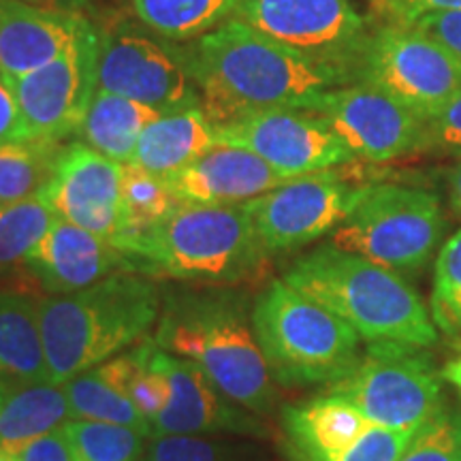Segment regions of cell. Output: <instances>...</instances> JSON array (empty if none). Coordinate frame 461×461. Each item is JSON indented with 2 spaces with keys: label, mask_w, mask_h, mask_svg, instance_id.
<instances>
[{
  "label": "cell",
  "mask_w": 461,
  "mask_h": 461,
  "mask_svg": "<svg viewBox=\"0 0 461 461\" xmlns=\"http://www.w3.org/2000/svg\"><path fill=\"white\" fill-rule=\"evenodd\" d=\"M423 152L461 158V90L429 120H425Z\"/></svg>",
  "instance_id": "37"
},
{
  "label": "cell",
  "mask_w": 461,
  "mask_h": 461,
  "mask_svg": "<svg viewBox=\"0 0 461 461\" xmlns=\"http://www.w3.org/2000/svg\"><path fill=\"white\" fill-rule=\"evenodd\" d=\"M137 274L205 286H238L265 276L272 257L246 203H182L157 227L113 238Z\"/></svg>",
  "instance_id": "2"
},
{
  "label": "cell",
  "mask_w": 461,
  "mask_h": 461,
  "mask_svg": "<svg viewBox=\"0 0 461 461\" xmlns=\"http://www.w3.org/2000/svg\"><path fill=\"white\" fill-rule=\"evenodd\" d=\"M370 420L344 397L321 393L282 408L280 428L291 461H333L355 445Z\"/></svg>",
  "instance_id": "21"
},
{
  "label": "cell",
  "mask_w": 461,
  "mask_h": 461,
  "mask_svg": "<svg viewBox=\"0 0 461 461\" xmlns=\"http://www.w3.org/2000/svg\"><path fill=\"white\" fill-rule=\"evenodd\" d=\"M146 461H258L252 447L227 438L158 436L148 445Z\"/></svg>",
  "instance_id": "33"
},
{
  "label": "cell",
  "mask_w": 461,
  "mask_h": 461,
  "mask_svg": "<svg viewBox=\"0 0 461 461\" xmlns=\"http://www.w3.org/2000/svg\"><path fill=\"white\" fill-rule=\"evenodd\" d=\"M92 32L96 26L79 14L0 0V77L15 79L50 65Z\"/></svg>",
  "instance_id": "19"
},
{
  "label": "cell",
  "mask_w": 461,
  "mask_h": 461,
  "mask_svg": "<svg viewBox=\"0 0 461 461\" xmlns=\"http://www.w3.org/2000/svg\"><path fill=\"white\" fill-rule=\"evenodd\" d=\"M75 461H146V436L122 425L68 419L62 425Z\"/></svg>",
  "instance_id": "31"
},
{
  "label": "cell",
  "mask_w": 461,
  "mask_h": 461,
  "mask_svg": "<svg viewBox=\"0 0 461 461\" xmlns=\"http://www.w3.org/2000/svg\"><path fill=\"white\" fill-rule=\"evenodd\" d=\"M99 28L67 56L5 79L14 92L31 140L65 143L77 135L96 95Z\"/></svg>",
  "instance_id": "14"
},
{
  "label": "cell",
  "mask_w": 461,
  "mask_h": 461,
  "mask_svg": "<svg viewBox=\"0 0 461 461\" xmlns=\"http://www.w3.org/2000/svg\"><path fill=\"white\" fill-rule=\"evenodd\" d=\"M0 461H17V459H15V455L5 451V448H0Z\"/></svg>",
  "instance_id": "47"
},
{
  "label": "cell",
  "mask_w": 461,
  "mask_h": 461,
  "mask_svg": "<svg viewBox=\"0 0 461 461\" xmlns=\"http://www.w3.org/2000/svg\"><path fill=\"white\" fill-rule=\"evenodd\" d=\"M149 363L157 366L171 384L169 403L152 423V438L210 434L267 438L272 434L263 417L224 395L197 363L167 353L152 338Z\"/></svg>",
  "instance_id": "16"
},
{
  "label": "cell",
  "mask_w": 461,
  "mask_h": 461,
  "mask_svg": "<svg viewBox=\"0 0 461 461\" xmlns=\"http://www.w3.org/2000/svg\"><path fill=\"white\" fill-rule=\"evenodd\" d=\"M366 186L331 169L295 177L246 205L263 248L269 255H278L299 250L333 233L361 199Z\"/></svg>",
  "instance_id": "12"
},
{
  "label": "cell",
  "mask_w": 461,
  "mask_h": 461,
  "mask_svg": "<svg viewBox=\"0 0 461 461\" xmlns=\"http://www.w3.org/2000/svg\"><path fill=\"white\" fill-rule=\"evenodd\" d=\"M0 378L50 383L39 331V297L24 291H0Z\"/></svg>",
  "instance_id": "23"
},
{
  "label": "cell",
  "mask_w": 461,
  "mask_h": 461,
  "mask_svg": "<svg viewBox=\"0 0 461 461\" xmlns=\"http://www.w3.org/2000/svg\"><path fill=\"white\" fill-rule=\"evenodd\" d=\"M17 461H75L68 448V442L62 428L51 431V434L39 438L32 445L22 448L20 453H15Z\"/></svg>",
  "instance_id": "40"
},
{
  "label": "cell",
  "mask_w": 461,
  "mask_h": 461,
  "mask_svg": "<svg viewBox=\"0 0 461 461\" xmlns=\"http://www.w3.org/2000/svg\"><path fill=\"white\" fill-rule=\"evenodd\" d=\"M184 203H248L269 190L291 182L250 149L216 143L177 173L167 177Z\"/></svg>",
  "instance_id": "20"
},
{
  "label": "cell",
  "mask_w": 461,
  "mask_h": 461,
  "mask_svg": "<svg viewBox=\"0 0 461 461\" xmlns=\"http://www.w3.org/2000/svg\"><path fill=\"white\" fill-rule=\"evenodd\" d=\"M14 269L0 267V291H20L17 288V274H14Z\"/></svg>",
  "instance_id": "45"
},
{
  "label": "cell",
  "mask_w": 461,
  "mask_h": 461,
  "mask_svg": "<svg viewBox=\"0 0 461 461\" xmlns=\"http://www.w3.org/2000/svg\"><path fill=\"white\" fill-rule=\"evenodd\" d=\"M461 62V11H429L412 24Z\"/></svg>",
  "instance_id": "38"
},
{
  "label": "cell",
  "mask_w": 461,
  "mask_h": 461,
  "mask_svg": "<svg viewBox=\"0 0 461 461\" xmlns=\"http://www.w3.org/2000/svg\"><path fill=\"white\" fill-rule=\"evenodd\" d=\"M9 389H11V383H9V380L0 378V408H3L5 400H7V393H9Z\"/></svg>",
  "instance_id": "46"
},
{
  "label": "cell",
  "mask_w": 461,
  "mask_h": 461,
  "mask_svg": "<svg viewBox=\"0 0 461 461\" xmlns=\"http://www.w3.org/2000/svg\"><path fill=\"white\" fill-rule=\"evenodd\" d=\"M442 380L425 348L367 344L353 370L325 393L344 397L372 425L414 434L440 411Z\"/></svg>",
  "instance_id": "8"
},
{
  "label": "cell",
  "mask_w": 461,
  "mask_h": 461,
  "mask_svg": "<svg viewBox=\"0 0 461 461\" xmlns=\"http://www.w3.org/2000/svg\"><path fill=\"white\" fill-rule=\"evenodd\" d=\"M137 20L173 43L194 41L235 15L240 0H131Z\"/></svg>",
  "instance_id": "26"
},
{
  "label": "cell",
  "mask_w": 461,
  "mask_h": 461,
  "mask_svg": "<svg viewBox=\"0 0 461 461\" xmlns=\"http://www.w3.org/2000/svg\"><path fill=\"white\" fill-rule=\"evenodd\" d=\"M400 461H461V412L440 408L420 425Z\"/></svg>",
  "instance_id": "34"
},
{
  "label": "cell",
  "mask_w": 461,
  "mask_h": 461,
  "mask_svg": "<svg viewBox=\"0 0 461 461\" xmlns=\"http://www.w3.org/2000/svg\"><path fill=\"white\" fill-rule=\"evenodd\" d=\"M282 280L348 322L367 344L429 348L438 342L417 288L402 274L353 252L319 246L299 257Z\"/></svg>",
  "instance_id": "5"
},
{
  "label": "cell",
  "mask_w": 461,
  "mask_h": 461,
  "mask_svg": "<svg viewBox=\"0 0 461 461\" xmlns=\"http://www.w3.org/2000/svg\"><path fill=\"white\" fill-rule=\"evenodd\" d=\"M201 107L214 126L269 109L312 112L327 90L350 84L333 71L230 17L184 48Z\"/></svg>",
  "instance_id": "1"
},
{
  "label": "cell",
  "mask_w": 461,
  "mask_h": 461,
  "mask_svg": "<svg viewBox=\"0 0 461 461\" xmlns=\"http://www.w3.org/2000/svg\"><path fill=\"white\" fill-rule=\"evenodd\" d=\"M442 378H445L448 384H453L461 397V355L457 357V359L448 361L447 366L442 367Z\"/></svg>",
  "instance_id": "44"
},
{
  "label": "cell",
  "mask_w": 461,
  "mask_h": 461,
  "mask_svg": "<svg viewBox=\"0 0 461 461\" xmlns=\"http://www.w3.org/2000/svg\"><path fill=\"white\" fill-rule=\"evenodd\" d=\"M372 5L376 7L380 17H384V22H400L402 15V0H372Z\"/></svg>",
  "instance_id": "43"
},
{
  "label": "cell",
  "mask_w": 461,
  "mask_h": 461,
  "mask_svg": "<svg viewBox=\"0 0 461 461\" xmlns=\"http://www.w3.org/2000/svg\"><path fill=\"white\" fill-rule=\"evenodd\" d=\"M124 165L82 141L65 143L39 197L56 218L113 240L122 218Z\"/></svg>",
  "instance_id": "17"
},
{
  "label": "cell",
  "mask_w": 461,
  "mask_h": 461,
  "mask_svg": "<svg viewBox=\"0 0 461 461\" xmlns=\"http://www.w3.org/2000/svg\"><path fill=\"white\" fill-rule=\"evenodd\" d=\"M54 221L56 214L39 194L0 203V267H24Z\"/></svg>",
  "instance_id": "30"
},
{
  "label": "cell",
  "mask_w": 461,
  "mask_h": 461,
  "mask_svg": "<svg viewBox=\"0 0 461 461\" xmlns=\"http://www.w3.org/2000/svg\"><path fill=\"white\" fill-rule=\"evenodd\" d=\"M216 143V126L203 107L165 112L141 132L131 165L169 177Z\"/></svg>",
  "instance_id": "22"
},
{
  "label": "cell",
  "mask_w": 461,
  "mask_h": 461,
  "mask_svg": "<svg viewBox=\"0 0 461 461\" xmlns=\"http://www.w3.org/2000/svg\"><path fill=\"white\" fill-rule=\"evenodd\" d=\"M60 387L67 395L68 408H71V419L122 425V428L140 431L141 436L152 440V425L140 412V408L132 403L131 397L109 387L96 370L79 374Z\"/></svg>",
  "instance_id": "27"
},
{
  "label": "cell",
  "mask_w": 461,
  "mask_h": 461,
  "mask_svg": "<svg viewBox=\"0 0 461 461\" xmlns=\"http://www.w3.org/2000/svg\"><path fill=\"white\" fill-rule=\"evenodd\" d=\"M163 113L143 103L96 90L75 137L103 157L126 165L132 160L141 132Z\"/></svg>",
  "instance_id": "25"
},
{
  "label": "cell",
  "mask_w": 461,
  "mask_h": 461,
  "mask_svg": "<svg viewBox=\"0 0 461 461\" xmlns=\"http://www.w3.org/2000/svg\"><path fill=\"white\" fill-rule=\"evenodd\" d=\"M24 269L50 295H71L120 272L137 274L131 258L112 240L62 218H56Z\"/></svg>",
  "instance_id": "18"
},
{
  "label": "cell",
  "mask_w": 461,
  "mask_h": 461,
  "mask_svg": "<svg viewBox=\"0 0 461 461\" xmlns=\"http://www.w3.org/2000/svg\"><path fill=\"white\" fill-rule=\"evenodd\" d=\"M96 90L160 112L201 107L184 48L126 20L99 31Z\"/></svg>",
  "instance_id": "10"
},
{
  "label": "cell",
  "mask_w": 461,
  "mask_h": 461,
  "mask_svg": "<svg viewBox=\"0 0 461 461\" xmlns=\"http://www.w3.org/2000/svg\"><path fill=\"white\" fill-rule=\"evenodd\" d=\"M154 342L167 353L197 363L224 395L265 417L278 389L257 342L246 299L233 291H182L163 295Z\"/></svg>",
  "instance_id": "3"
},
{
  "label": "cell",
  "mask_w": 461,
  "mask_h": 461,
  "mask_svg": "<svg viewBox=\"0 0 461 461\" xmlns=\"http://www.w3.org/2000/svg\"><path fill=\"white\" fill-rule=\"evenodd\" d=\"M216 135L218 143L250 149L291 180L339 169L355 160L331 126L303 109H269L246 115L216 126Z\"/></svg>",
  "instance_id": "13"
},
{
  "label": "cell",
  "mask_w": 461,
  "mask_h": 461,
  "mask_svg": "<svg viewBox=\"0 0 461 461\" xmlns=\"http://www.w3.org/2000/svg\"><path fill=\"white\" fill-rule=\"evenodd\" d=\"M312 113L331 126L355 158L367 163H389L423 152L425 120L374 86L350 84L327 90Z\"/></svg>",
  "instance_id": "15"
},
{
  "label": "cell",
  "mask_w": 461,
  "mask_h": 461,
  "mask_svg": "<svg viewBox=\"0 0 461 461\" xmlns=\"http://www.w3.org/2000/svg\"><path fill=\"white\" fill-rule=\"evenodd\" d=\"M71 419L62 387L50 383H11L0 408V448L11 455L60 429Z\"/></svg>",
  "instance_id": "24"
},
{
  "label": "cell",
  "mask_w": 461,
  "mask_h": 461,
  "mask_svg": "<svg viewBox=\"0 0 461 461\" xmlns=\"http://www.w3.org/2000/svg\"><path fill=\"white\" fill-rule=\"evenodd\" d=\"M429 11H461V0H402V15L397 24H414Z\"/></svg>",
  "instance_id": "41"
},
{
  "label": "cell",
  "mask_w": 461,
  "mask_h": 461,
  "mask_svg": "<svg viewBox=\"0 0 461 461\" xmlns=\"http://www.w3.org/2000/svg\"><path fill=\"white\" fill-rule=\"evenodd\" d=\"M180 203L182 201L176 197L167 177L126 163L122 176V218L115 238L137 235L157 227Z\"/></svg>",
  "instance_id": "29"
},
{
  "label": "cell",
  "mask_w": 461,
  "mask_h": 461,
  "mask_svg": "<svg viewBox=\"0 0 461 461\" xmlns=\"http://www.w3.org/2000/svg\"><path fill=\"white\" fill-rule=\"evenodd\" d=\"M355 84L387 92L429 120L461 90V62L412 24L384 22L370 31Z\"/></svg>",
  "instance_id": "9"
},
{
  "label": "cell",
  "mask_w": 461,
  "mask_h": 461,
  "mask_svg": "<svg viewBox=\"0 0 461 461\" xmlns=\"http://www.w3.org/2000/svg\"><path fill=\"white\" fill-rule=\"evenodd\" d=\"M445 227L440 199L431 190L367 184L330 244L391 272L414 274L434 257Z\"/></svg>",
  "instance_id": "7"
},
{
  "label": "cell",
  "mask_w": 461,
  "mask_h": 461,
  "mask_svg": "<svg viewBox=\"0 0 461 461\" xmlns=\"http://www.w3.org/2000/svg\"><path fill=\"white\" fill-rule=\"evenodd\" d=\"M233 17L357 82L370 28L353 0H240Z\"/></svg>",
  "instance_id": "11"
},
{
  "label": "cell",
  "mask_w": 461,
  "mask_h": 461,
  "mask_svg": "<svg viewBox=\"0 0 461 461\" xmlns=\"http://www.w3.org/2000/svg\"><path fill=\"white\" fill-rule=\"evenodd\" d=\"M65 143L28 140L0 146V203L37 197L54 173Z\"/></svg>",
  "instance_id": "28"
},
{
  "label": "cell",
  "mask_w": 461,
  "mask_h": 461,
  "mask_svg": "<svg viewBox=\"0 0 461 461\" xmlns=\"http://www.w3.org/2000/svg\"><path fill=\"white\" fill-rule=\"evenodd\" d=\"M163 310V293L148 276L120 272L71 295L39 297V331L50 384L95 370L143 342Z\"/></svg>",
  "instance_id": "4"
},
{
  "label": "cell",
  "mask_w": 461,
  "mask_h": 461,
  "mask_svg": "<svg viewBox=\"0 0 461 461\" xmlns=\"http://www.w3.org/2000/svg\"><path fill=\"white\" fill-rule=\"evenodd\" d=\"M414 434L412 431H397L380 428V425H370L353 447L346 448L333 461H400L402 453L411 445Z\"/></svg>",
  "instance_id": "36"
},
{
  "label": "cell",
  "mask_w": 461,
  "mask_h": 461,
  "mask_svg": "<svg viewBox=\"0 0 461 461\" xmlns=\"http://www.w3.org/2000/svg\"><path fill=\"white\" fill-rule=\"evenodd\" d=\"M28 140H31V135H28L24 120H22L14 92H11L9 84L0 77V146Z\"/></svg>",
  "instance_id": "39"
},
{
  "label": "cell",
  "mask_w": 461,
  "mask_h": 461,
  "mask_svg": "<svg viewBox=\"0 0 461 461\" xmlns=\"http://www.w3.org/2000/svg\"><path fill=\"white\" fill-rule=\"evenodd\" d=\"M141 350V367L140 372L132 378L129 397L140 408V412L149 420V425L154 423V419L165 411V406L169 403L171 395V384L169 378L158 370L157 366L149 363V338L143 339L140 344Z\"/></svg>",
  "instance_id": "35"
},
{
  "label": "cell",
  "mask_w": 461,
  "mask_h": 461,
  "mask_svg": "<svg viewBox=\"0 0 461 461\" xmlns=\"http://www.w3.org/2000/svg\"><path fill=\"white\" fill-rule=\"evenodd\" d=\"M431 321L447 338L461 339V229L436 257Z\"/></svg>",
  "instance_id": "32"
},
{
  "label": "cell",
  "mask_w": 461,
  "mask_h": 461,
  "mask_svg": "<svg viewBox=\"0 0 461 461\" xmlns=\"http://www.w3.org/2000/svg\"><path fill=\"white\" fill-rule=\"evenodd\" d=\"M448 194H451L453 210L461 214V158L448 173Z\"/></svg>",
  "instance_id": "42"
},
{
  "label": "cell",
  "mask_w": 461,
  "mask_h": 461,
  "mask_svg": "<svg viewBox=\"0 0 461 461\" xmlns=\"http://www.w3.org/2000/svg\"><path fill=\"white\" fill-rule=\"evenodd\" d=\"M252 330L280 387L344 378L359 361V333L285 280H272L252 308Z\"/></svg>",
  "instance_id": "6"
}]
</instances>
